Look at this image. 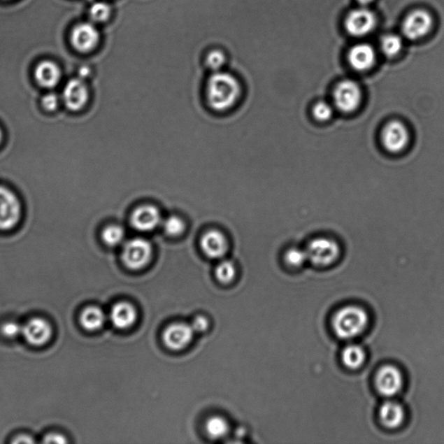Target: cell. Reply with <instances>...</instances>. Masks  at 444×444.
Masks as SVG:
<instances>
[{"label":"cell","instance_id":"6da1fadb","mask_svg":"<svg viewBox=\"0 0 444 444\" xmlns=\"http://www.w3.org/2000/svg\"><path fill=\"white\" fill-rule=\"evenodd\" d=\"M241 95V86L233 75L216 72L209 78L207 97L209 106L217 111H226L236 103Z\"/></svg>","mask_w":444,"mask_h":444},{"label":"cell","instance_id":"7a4b0ae2","mask_svg":"<svg viewBox=\"0 0 444 444\" xmlns=\"http://www.w3.org/2000/svg\"><path fill=\"white\" fill-rule=\"evenodd\" d=\"M369 324V316L363 308L348 306L338 310L333 320L335 334L343 339H351L363 334Z\"/></svg>","mask_w":444,"mask_h":444},{"label":"cell","instance_id":"3957f363","mask_svg":"<svg viewBox=\"0 0 444 444\" xmlns=\"http://www.w3.org/2000/svg\"><path fill=\"white\" fill-rule=\"evenodd\" d=\"M22 205L19 197L5 186H0V231H9L19 225Z\"/></svg>","mask_w":444,"mask_h":444},{"label":"cell","instance_id":"277c9868","mask_svg":"<svg viewBox=\"0 0 444 444\" xmlns=\"http://www.w3.org/2000/svg\"><path fill=\"white\" fill-rule=\"evenodd\" d=\"M153 249L150 241L143 238H135L125 243L122 259L126 266L138 270L145 266L152 257Z\"/></svg>","mask_w":444,"mask_h":444},{"label":"cell","instance_id":"5b68a950","mask_svg":"<svg viewBox=\"0 0 444 444\" xmlns=\"http://www.w3.org/2000/svg\"><path fill=\"white\" fill-rule=\"evenodd\" d=\"M306 250L308 261L319 266L333 264L341 252L338 245L327 238H317L309 244Z\"/></svg>","mask_w":444,"mask_h":444},{"label":"cell","instance_id":"8992f818","mask_svg":"<svg viewBox=\"0 0 444 444\" xmlns=\"http://www.w3.org/2000/svg\"><path fill=\"white\" fill-rule=\"evenodd\" d=\"M362 100V92L359 85L352 80H344L334 90V106L345 113L355 111Z\"/></svg>","mask_w":444,"mask_h":444},{"label":"cell","instance_id":"52a82bcc","mask_svg":"<svg viewBox=\"0 0 444 444\" xmlns=\"http://www.w3.org/2000/svg\"><path fill=\"white\" fill-rule=\"evenodd\" d=\"M377 23V17L373 10L361 6L348 14L345 24L349 34L355 37H364L374 30Z\"/></svg>","mask_w":444,"mask_h":444},{"label":"cell","instance_id":"ba28073f","mask_svg":"<svg viewBox=\"0 0 444 444\" xmlns=\"http://www.w3.org/2000/svg\"><path fill=\"white\" fill-rule=\"evenodd\" d=\"M432 27L431 14L424 10H417L408 14L402 25V31L404 37L410 41H417L427 35Z\"/></svg>","mask_w":444,"mask_h":444},{"label":"cell","instance_id":"9c48e42d","mask_svg":"<svg viewBox=\"0 0 444 444\" xmlns=\"http://www.w3.org/2000/svg\"><path fill=\"white\" fill-rule=\"evenodd\" d=\"M89 94L85 82L79 78L69 81L63 90V101L69 110L78 112L86 106Z\"/></svg>","mask_w":444,"mask_h":444},{"label":"cell","instance_id":"30bf717a","mask_svg":"<svg viewBox=\"0 0 444 444\" xmlns=\"http://www.w3.org/2000/svg\"><path fill=\"white\" fill-rule=\"evenodd\" d=\"M403 378L398 368L385 366L379 369L376 376V387L380 394L393 396L402 389Z\"/></svg>","mask_w":444,"mask_h":444},{"label":"cell","instance_id":"8fae6325","mask_svg":"<svg viewBox=\"0 0 444 444\" xmlns=\"http://www.w3.org/2000/svg\"><path fill=\"white\" fill-rule=\"evenodd\" d=\"M409 131L402 122L393 121L385 126L382 134V143L385 149L392 153L404 150L409 143Z\"/></svg>","mask_w":444,"mask_h":444},{"label":"cell","instance_id":"7c38bea8","mask_svg":"<svg viewBox=\"0 0 444 444\" xmlns=\"http://www.w3.org/2000/svg\"><path fill=\"white\" fill-rule=\"evenodd\" d=\"M71 41L78 52H89L99 45V32L92 24H79L72 30Z\"/></svg>","mask_w":444,"mask_h":444},{"label":"cell","instance_id":"4fadbf2b","mask_svg":"<svg viewBox=\"0 0 444 444\" xmlns=\"http://www.w3.org/2000/svg\"><path fill=\"white\" fill-rule=\"evenodd\" d=\"M131 225L140 232H150L162 223V215L157 207L143 205L135 209L131 215Z\"/></svg>","mask_w":444,"mask_h":444},{"label":"cell","instance_id":"5bb4252c","mask_svg":"<svg viewBox=\"0 0 444 444\" xmlns=\"http://www.w3.org/2000/svg\"><path fill=\"white\" fill-rule=\"evenodd\" d=\"M22 334L29 344L41 346L48 343L52 338V328L48 321L41 317H34L24 324Z\"/></svg>","mask_w":444,"mask_h":444},{"label":"cell","instance_id":"9a60e30c","mask_svg":"<svg viewBox=\"0 0 444 444\" xmlns=\"http://www.w3.org/2000/svg\"><path fill=\"white\" fill-rule=\"evenodd\" d=\"M194 331L191 324L175 323L166 328L164 333V341L169 348L182 350L189 344L194 337Z\"/></svg>","mask_w":444,"mask_h":444},{"label":"cell","instance_id":"2e32d148","mask_svg":"<svg viewBox=\"0 0 444 444\" xmlns=\"http://www.w3.org/2000/svg\"><path fill=\"white\" fill-rule=\"evenodd\" d=\"M201 247L204 254L211 259L222 258L226 255L229 244L227 238L218 230L212 229L203 234Z\"/></svg>","mask_w":444,"mask_h":444},{"label":"cell","instance_id":"e0dca14e","mask_svg":"<svg viewBox=\"0 0 444 444\" xmlns=\"http://www.w3.org/2000/svg\"><path fill=\"white\" fill-rule=\"evenodd\" d=\"M62 77L61 70L52 61H43L35 69L34 78L39 86L45 89L55 88Z\"/></svg>","mask_w":444,"mask_h":444},{"label":"cell","instance_id":"ac0fdd59","mask_svg":"<svg viewBox=\"0 0 444 444\" xmlns=\"http://www.w3.org/2000/svg\"><path fill=\"white\" fill-rule=\"evenodd\" d=\"M349 63L357 71L369 70L376 61V52L373 47L368 44L353 46L349 52Z\"/></svg>","mask_w":444,"mask_h":444},{"label":"cell","instance_id":"d6986e66","mask_svg":"<svg viewBox=\"0 0 444 444\" xmlns=\"http://www.w3.org/2000/svg\"><path fill=\"white\" fill-rule=\"evenodd\" d=\"M135 308L128 302H119L112 308L110 317L112 324L118 329H127L136 322Z\"/></svg>","mask_w":444,"mask_h":444},{"label":"cell","instance_id":"ffe728a7","mask_svg":"<svg viewBox=\"0 0 444 444\" xmlns=\"http://www.w3.org/2000/svg\"><path fill=\"white\" fill-rule=\"evenodd\" d=\"M379 418L385 427L395 429L403 424L406 413L401 404L394 401H387L379 409Z\"/></svg>","mask_w":444,"mask_h":444},{"label":"cell","instance_id":"44dd1931","mask_svg":"<svg viewBox=\"0 0 444 444\" xmlns=\"http://www.w3.org/2000/svg\"><path fill=\"white\" fill-rule=\"evenodd\" d=\"M106 317L102 309L97 306H88L80 315V323L85 329L97 331L102 328Z\"/></svg>","mask_w":444,"mask_h":444},{"label":"cell","instance_id":"7402d4cb","mask_svg":"<svg viewBox=\"0 0 444 444\" xmlns=\"http://www.w3.org/2000/svg\"><path fill=\"white\" fill-rule=\"evenodd\" d=\"M366 359V353L360 345H350L343 350V364L350 369H357L363 366Z\"/></svg>","mask_w":444,"mask_h":444},{"label":"cell","instance_id":"603a6c76","mask_svg":"<svg viewBox=\"0 0 444 444\" xmlns=\"http://www.w3.org/2000/svg\"><path fill=\"white\" fill-rule=\"evenodd\" d=\"M206 431L211 438L218 439L224 438L229 431V422L225 418L213 417L206 422Z\"/></svg>","mask_w":444,"mask_h":444},{"label":"cell","instance_id":"cb8c5ba5","mask_svg":"<svg viewBox=\"0 0 444 444\" xmlns=\"http://www.w3.org/2000/svg\"><path fill=\"white\" fill-rule=\"evenodd\" d=\"M125 238L124 227L119 225H110L106 227L102 232L103 243L109 247H117L122 243Z\"/></svg>","mask_w":444,"mask_h":444},{"label":"cell","instance_id":"d4e9b609","mask_svg":"<svg viewBox=\"0 0 444 444\" xmlns=\"http://www.w3.org/2000/svg\"><path fill=\"white\" fill-rule=\"evenodd\" d=\"M403 47V41L399 36L388 34L385 36L381 41V50L384 55L393 57L401 52Z\"/></svg>","mask_w":444,"mask_h":444},{"label":"cell","instance_id":"484cf974","mask_svg":"<svg viewBox=\"0 0 444 444\" xmlns=\"http://www.w3.org/2000/svg\"><path fill=\"white\" fill-rule=\"evenodd\" d=\"M165 233L169 236H179L185 230V223L179 216L171 215L162 222Z\"/></svg>","mask_w":444,"mask_h":444},{"label":"cell","instance_id":"4316f807","mask_svg":"<svg viewBox=\"0 0 444 444\" xmlns=\"http://www.w3.org/2000/svg\"><path fill=\"white\" fill-rule=\"evenodd\" d=\"M216 277L222 283H229L236 274V266L232 262L224 261L216 267Z\"/></svg>","mask_w":444,"mask_h":444},{"label":"cell","instance_id":"83f0119b","mask_svg":"<svg viewBox=\"0 0 444 444\" xmlns=\"http://www.w3.org/2000/svg\"><path fill=\"white\" fill-rule=\"evenodd\" d=\"M111 9L109 5L103 2H96L93 3L89 9V17L96 22H104L109 19Z\"/></svg>","mask_w":444,"mask_h":444},{"label":"cell","instance_id":"f1b7e54d","mask_svg":"<svg viewBox=\"0 0 444 444\" xmlns=\"http://www.w3.org/2000/svg\"><path fill=\"white\" fill-rule=\"evenodd\" d=\"M286 262L289 266L299 267L308 261V252L301 248H292L286 254Z\"/></svg>","mask_w":444,"mask_h":444},{"label":"cell","instance_id":"f546056e","mask_svg":"<svg viewBox=\"0 0 444 444\" xmlns=\"http://www.w3.org/2000/svg\"><path fill=\"white\" fill-rule=\"evenodd\" d=\"M314 117L320 121H328L333 117L334 108L327 102H320L314 106Z\"/></svg>","mask_w":444,"mask_h":444},{"label":"cell","instance_id":"4dcf8cb0","mask_svg":"<svg viewBox=\"0 0 444 444\" xmlns=\"http://www.w3.org/2000/svg\"><path fill=\"white\" fill-rule=\"evenodd\" d=\"M206 62H207L208 66L212 69V70L218 71L219 69L222 68L224 63H225V55H224L221 50H212L211 52L208 53Z\"/></svg>","mask_w":444,"mask_h":444},{"label":"cell","instance_id":"1f68e13d","mask_svg":"<svg viewBox=\"0 0 444 444\" xmlns=\"http://www.w3.org/2000/svg\"><path fill=\"white\" fill-rule=\"evenodd\" d=\"M41 106L46 112L56 111L59 106V97L55 93L46 94L41 99Z\"/></svg>","mask_w":444,"mask_h":444},{"label":"cell","instance_id":"d6a6232c","mask_svg":"<svg viewBox=\"0 0 444 444\" xmlns=\"http://www.w3.org/2000/svg\"><path fill=\"white\" fill-rule=\"evenodd\" d=\"M1 331L3 335L6 336V338H17V336L22 334L23 326H21L19 323L10 321V322H6L3 324Z\"/></svg>","mask_w":444,"mask_h":444},{"label":"cell","instance_id":"836d02e7","mask_svg":"<svg viewBox=\"0 0 444 444\" xmlns=\"http://www.w3.org/2000/svg\"><path fill=\"white\" fill-rule=\"evenodd\" d=\"M208 320L207 317L204 316H197L196 319L193 320L191 327H192L194 333H204L208 328Z\"/></svg>","mask_w":444,"mask_h":444},{"label":"cell","instance_id":"e575fe53","mask_svg":"<svg viewBox=\"0 0 444 444\" xmlns=\"http://www.w3.org/2000/svg\"><path fill=\"white\" fill-rule=\"evenodd\" d=\"M68 441L66 436L59 434V433H50L45 436V443H66Z\"/></svg>","mask_w":444,"mask_h":444},{"label":"cell","instance_id":"d590c367","mask_svg":"<svg viewBox=\"0 0 444 444\" xmlns=\"http://www.w3.org/2000/svg\"><path fill=\"white\" fill-rule=\"evenodd\" d=\"M13 443H34V440L31 438L30 436L23 435L17 436V439L14 440Z\"/></svg>","mask_w":444,"mask_h":444},{"label":"cell","instance_id":"8d00e7d4","mask_svg":"<svg viewBox=\"0 0 444 444\" xmlns=\"http://www.w3.org/2000/svg\"><path fill=\"white\" fill-rule=\"evenodd\" d=\"M357 1L361 6L366 7L369 6L370 3H373L374 0H357Z\"/></svg>","mask_w":444,"mask_h":444},{"label":"cell","instance_id":"74e56055","mask_svg":"<svg viewBox=\"0 0 444 444\" xmlns=\"http://www.w3.org/2000/svg\"><path fill=\"white\" fill-rule=\"evenodd\" d=\"M3 141V132L1 131V129H0V144H1Z\"/></svg>","mask_w":444,"mask_h":444}]
</instances>
